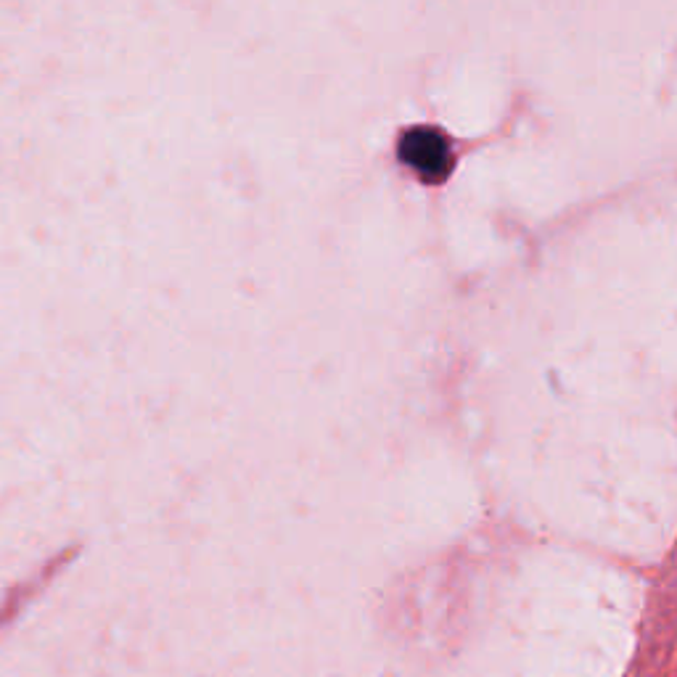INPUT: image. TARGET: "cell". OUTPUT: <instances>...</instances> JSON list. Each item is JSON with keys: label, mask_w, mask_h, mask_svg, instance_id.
<instances>
[{"label": "cell", "mask_w": 677, "mask_h": 677, "mask_svg": "<svg viewBox=\"0 0 677 677\" xmlns=\"http://www.w3.org/2000/svg\"><path fill=\"white\" fill-rule=\"evenodd\" d=\"M405 162L418 167L421 176H442L444 159H450L448 140H442L440 133L416 131L405 135Z\"/></svg>", "instance_id": "1"}]
</instances>
